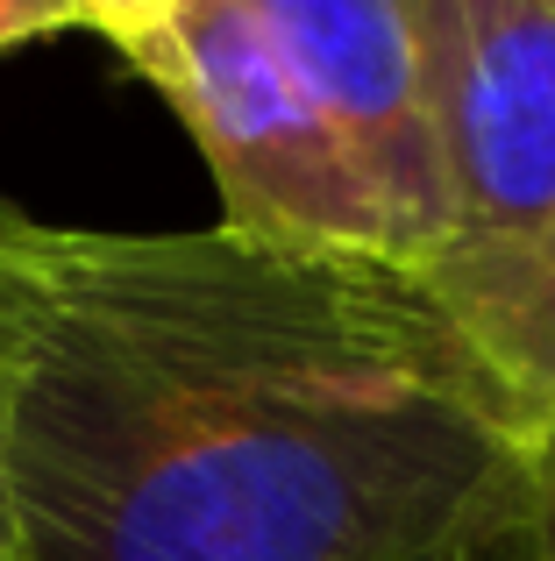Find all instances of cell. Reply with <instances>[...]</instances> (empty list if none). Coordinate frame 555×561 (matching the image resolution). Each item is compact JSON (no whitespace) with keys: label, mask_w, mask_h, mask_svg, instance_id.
Here are the masks:
<instances>
[{"label":"cell","mask_w":555,"mask_h":561,"mask_svg":"<svg viewBox=\"0 0 555 561\" xmlns=\"http://www.w3.org/2000/svg\"><path fill=\"white\" fill-rule=\"evenodd\" d=\"M542 426L414 271L0 199L22 561H449L528 483Z\"/></svg>","instance_id":"obj_1"},{"label":"cell","mask_w":555,"mask_h":561,"mask_svg":"<svg viewBox=\"0 0 555 561\" xmlns=\"http://www.w3.org/2000/svg\"><path fill=\"white\" fill-rule=\"evenodd\" d=\"M420 14L449 164L428 291L555 420V8L420 0Z\"/></svg>","instance_id":"obj_2"},{"label":"cell","mask_w":555,"mask_h":561,"mask_svg":"<svg viewBox=\"0 0 555 561\" xmlns=\"http://www.w3.org/2000/svg\"><path fill=\"white\" fill-rule=\"evenodd\" d=\"M128 65L171 100L222 185V228L271 249L406 271L399 220L335 122L306 100L242 0H185V14Z\"/></svg>","instance_id":"obj_3"},{"label":"cell","mask_w":555,"mask_h":561,"mask_svg":"<svg viewBox=\"0 0 555 561\" xmlns=\"http://www.w3.org/2000/svg\"><path fill=\"white\" fill-rule=\"evenodd\" d=\"M242 8L385 192L406 271L428 277L449 242V164L420 0H242Z\"/></svg>","instance_id":"obj_4"},{"label":"cell","mask_w":555,"mask_h":561,"mask_svg":"<svg viewBox=\"0 0 555 561\" xmlns=\"http://www.w3.org/2000/svg\"><path fill=\"white\" fill-rule=\"evenodd\" d=\"M471 561H555V420L542 426L534 469L499 512L491 526L471 540Z\"/></svg>","instance_id":"obj_5"},{"label":"cell","mask_w":555,"mask_h":561,"mask_svg":"<svg viewBox=\"0 0 555 561\" xmlns=\"http://www.w3.org/2000/svg\"><path fill=\"white\" fill-rule=\"evenodd\" d=\"M65 8H71V28H93V36H107L122 57H136L143 43H157L179 22L185 0H65Z\"/></svg>","instance_id":"obj_6"},{"label":"cell","mask_w":555,"mask_h":561,"mask_svg":"<svg viewBox=\"0 0 555 561\" xmlns=\"http://www.w3.org/2000/svg\"><path fill=\"white\" fill-rule=\"evenodd\" d=\"M50 28H71L65 0H0V50L36 43V36H50Z\"/></svg>","instance_id":"obj_7"},{"label":"cell","mask_w":555,"mask_h":561,"mask_svg":"<svg viewBox=\"0 0 555 561\" xmlns=\"http://www.w3.org/2000/svg\"><path fill=\"white\" fill-rule=\"evenodd\" d=\"M0 561H22V554H14V505H8V455H0Z\"/></svg>","instance_id":"obj_8"},{"label":"cell","mask_w":555,"mask_h":561,"mask_svg":"<svg viewBox=\"0 0 555 561\" xmlns=\"http://www.w3.org/2000/svg\"><path fill=\"white\" fill-rule=\"evenodd\" d=\"M449 561H471V548H456V554H449Z\"/></svg>","instance_id":"obj_9"},{"label":"cell","mask_w":555,"mask_h":561,"mask_svg":"<svg viewBox=\"0 0 555 561\" xmlns=\"http://www.w3.org/2000/svg\"><path fill=\"white\" fill-rule=\"evenodd\" d=\"M542 8H555V0H542Z\"/></svg>","instance_id":"obj_10"}]
</instances>
